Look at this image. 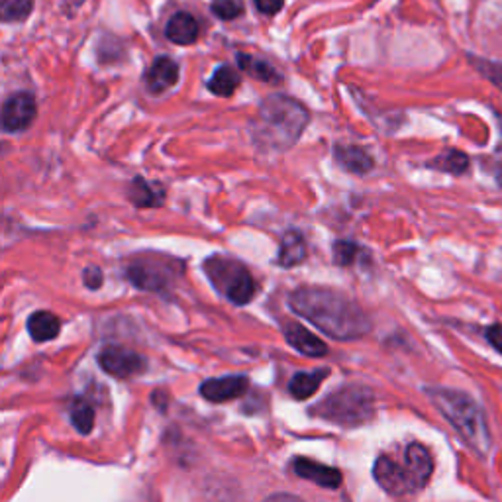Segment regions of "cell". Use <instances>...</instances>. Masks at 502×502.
Here are the masks:
<instances>
[{
    "instance_id": "ba28073f",
    "label": "cell",
    "mask_w": 502,
    "mask_h": 502,
    "mask_svg": "<svg viewBox=\"0 0 502 502\" xmlns=\"http://www.w3.org/2000/svg\"><path fill=\"white\" fill-rule=\"evenodd\" d=\"M99 363L104 371L114 376H120V379L145 371V359L142 355L132 350L120 348V345H108V348H104L99 353Z\"/></svg>"
},
{
    "instance_id": "f1b7e54d",
    "label": "cell",
    "mask_w": 502,
    "mask_h": 502,
    "mask_svg": "<svg viewBox=\"0 0 502 502\" xmlns=\"http://www.w3.org/2000/svg\"><path fill=\"white\" fill-rule=\"evenodd\" d=\"M282 3H285V0H254V4H255L259 13L267 14V16L277 14L279 10L282 8Z\"/></svg>"
},
{
    "instance_id": "277c9868",
    "label": "cell",
    "mask_w": 502,
    "mask_h": 502,
    "mask_svg": "<svg viewBox=\"0 0 502 502\" xmlns=\"http://www.w3.org/2000/svg\"><path fill=\"white\" fill-rule=\"evenodd\" d=\"M312 414L336 426H361L375 414L373 394L365 386H345L312 408Z\"/></svg>"
},
{
    "instance_id": "d6986e66",
    "label": "cell",
    "mask_w": 502,
    "mask_h": 502,
    "mask_svg": "<svg viewBox=\"0 0 502 502\" xmlns=\"http://www.w3.org/2000/svg\"><path fill=\"white\" fill-rule=\"evenodd\" d=\"M61 322L54 312L38 310L28 318V332L34 342H51L59 336Z\"/></svg>"
},
{
    "instance_id": "ac0fdd59",
    "label": "cell",
    "mask_w": 502,
    "mask_h": 502,
    "mask_svg": "<svg viewBox=\"0 0 502 502\" xmlns=\"http://www.w3.org/2000/svg\"><path fill=\"white\" fill-rule=\"evenodd\" d=\"M165 36L177 46L195 44L198 38V22L193 14L177 13L165 28Z\"/></svg>"
},
{
    "instance_id": "cb8c5ba5",
    "label": "cell",
    "mask_w": 502,
    "mask_h": 502,
    "mask_svg": "<svg viewBox=\"0 0 502 502\" xmlns=\"http://www.w3.org/2000/svg\"><path fill=\"white\" fill-rule=\"evenodd\" d=\"M34 10V0H3V22H24Z\"/></svg>"
},
{
    "instance_id": "4fadbf2b",
    "label": "cell",
    "mask_w": 502,
    "mask_h": 502,
    "mask_svg": "<svg viewBox=\"0 0 502 502\" xmlns=\"http://www.w3.org/2000/svg\"><path fill=\"white\" fill-rule=\"evenodd\" d=\"M404 465L408 469V473H411L416 489L426 487V483L430 480L434 473V459L422 444H411L406 447Z\"/></svg>"
},
{
    "instance_id": "9a60e30c",
    "label": "cell",
    "mask_w": 502,
    "mask_h": 502,
    "mask_svg": "<svg viewBox=\"0 0 502 502\" xmlns=\"http://www.w3.org/2000/svg\"><path fill=\"white\" fill-rule=\"evenodd\" d=\"M128 198L135 208H155L165 201V191L160 185H151L143 177H135L128 186Z\"/></svg>"
},
{
    "instance_id": "1f68e13d",
    "label": "cell",
    "mask_w": 502,
    "mask_h": 502,
    "mask_svg": "<svg viewBox=\"0 0 502 502\" xmlns=\"http://www.w3.org/2000/svg\"><path fill=\"white\" fill-rule=\"evenodd\" d=\"M67 3V6H71V8H77V6H81L82 3H85V0H65Z\"/></svg>"
},
{
    "instance_id": "44dd1931",
    "label": "cell",
    "mask_w": 502,
    "mask_h": 502,
    "mask_svg": "<svg viewBox=\"0 0 502 502\" xmlns=\"http://www.w3.org/2000/svg\"><path fill=\"white\" fill-rule=\"evenodd\" d=\"M328 369H316V371H302L292 376L289 383V391L299 401H305L320 389L322 381L326 379Z\"/></svg>"
},
{
    "instance_id": "7402d4cb",
    "label": "cell",
    "mask_w": 502,
    "mask_h": 502,
    "mask_svg": "<svg viewBox=\"0 0 502 502\" xmlns=\"http://www.w3.org/2000/svg\"><path fill=\"white\" fill-rule=\"evenodd\" d=\"M238 67L246 71L249 77H254L261 82H273V85H279L281 82V75L277 73V69L271 65L269 61L259 59L255 56L238 54Z\"/></svg>"
},
{
    "instance_id": "484cf974",
    "label": "cell",
    "mask_w": 502,
    "mask_h": 502,
    "mask_svg": "<svg viewBox=\"0 0 502 502\" xmlns=\"http://www.w3.org/2000/svg\"><path fill=\"white\" fill-rule=\"evenodd\" d=\"M244 13V0H212V14L224 22L236 20Z\"/></svg>"
},
{
    "instance_id": "9c48e42d",
    "label": "cell",
    "mask_w": 502,
    "mask_h": 502,
    "mask_svg": "<svg viewBox=\"0 0 502 502\" xmlns=\"http://www.w3.org/2000/svg\"><path fill=\"white\" fill-rule=\"evenodd\" d=\"M373 475L376 483L391 495H404L408 490L416 489L406 465L394 462V459L389 455H381L376 459L373 467Z\"/></svg>"
},
{
    "instance_id": "f546056e",
    "label": "cell",
    "mask_w": 502,
    "mask_h": 502,
    "mask_svg": "<svg viewBox=\"0 0 502 502\" xmlns=\"http://www.w3.org/2000/svg\"><path fill=\"white\" fill-rule=\"evenodd\" d=\"M487 340L490 342V345H493L497 351L502 353V326H500V324H497V326H490L487 330Z\"/></svg>"
},
{
    "instance_id": "d6a6232c",
    "label": "cell",
    "mask_w": 502,
    "mask_h": 502,
    "mask_svg": "<svg viewBox=\"0 0 502 502\" xmlns=\"http://www.w3.org/2000/svg\"><path fill=\"white\" fill-rule=\"evenodd\" d=\"M498 183H500V185H502V171H500V173H498Z\"/></svg>"
},
{
    "instance_id": "30bf717a",
    "label": "cell",
    "mask_w": 502,
    "mask_h": 502,
    "mask_svg": "<svg viewBox=\"0 0 502 502\" xmlns=\"http://www.w3.org/2000/svg\"><path fill=\"white\" fill-rule=\"evenodd\" d=\"M247 379L244 375H228L220 379H208L201 385V394L211 402H228L242 396L247 391Z\"/></svg>"
},
{
    "instance_id": "3957f363",
    "label": "cell",
    "mask_w": 502,
    "mask_h": 502,
    "mask_svg": "<svg viewBox=\"0 0 502 502\" xmlns=\"http://www.w3.org/2000/svg\"><path fill=\"white\" fill-rule=\"evenodd\" d=\"M436 408L442 412L449 424L459 432L469 447H473L477 454L485 455L490 449V432L487 426L485 412L475 402L473 396L462 391L452 389H428L426 391Z\"/></svg>"
},
{
    "instance_id": "83f0119b",
    "label": "cell",
    "mask_w": 502,
    "mask_h": 502,
    "mask_svg": "<svg viewBox=\"0 0 502 502\" xmlns=\"http://www.w3.org/2000/svg\"><path fill=\"white\" fill-rule=\"evenodd\" d=\"M102 271L97 265H91L85 271H82V282H85V287H89L91 290H97L102 287Z\"/></svg>"
},
{
    "instance_id": "d4e9b609",
    "label": "cell",
    "mask_w": 502,
    "mask_h": 502,
    "mask_svg": "<svg viewBox=\"0 0 502 502\" xmlns=\"http://www.w3.org/2000/svg\"><path fill=\"white\" fill-rule=\"evenodd\" d=\"M467 165H469L467 155L457 150H449L444 155H439L436 161H432V167H436V169H442L454 175L463 173L467 169Z\"/></svg>"
},
{
    "instance_id": "8992f818",
    "label": "cell",
    "mask_w": 502,
    "mask_h": 502,
    "mask_svg": "<svg viewBox=\"0 0 502 502\" xmlns=\"http://www.w3.org/2000/svg\"><path fill=\"white\" fill-rule=\"evenodd\" d=\"M171 267L173 264L167 259L142 255L130 261L128 269H126V277L130 279L134 287L142 290H163L171 282Z\"/></svg>"
},
{
    "instance_id": "4dcf8cb0",
    "label": "cell",
    "mask_w": 502,
    "mask_h": 502,
    "mask_svg": "<svg viewBox=\"0 0 502 502\" xmlns=\"http://www.w3.org/2000/svg\"><path fill=\"white\" fill-rule=\"evenodd\" d=\"M264 502H305V500L295 497V495H289V493H277V495H271Z\"/></svg>"
},
{
    "instance_id": "7c38bea8",
    "label": "cell",
    "mask_w": 502,
    "mask_h": 502,
    "mask_svg": "<svg viewBox=\"0 0 502 502\" xmlns=\"http://www.w3.org/2000/svg\"><path fill=\"white\" fill-rule=\"evenodd\" d=\"M282 333H285L289 345H292L302 355H307V358H322V355L328 353V345L297 322H285Z\"/></svg>"
},
{
    "instance_id": "4316f807",
    "label": "cell",
    "mask_w": 502,
    "mask_h": 502,
    "mask_svg": "<svg viewBox=\"0 0 502 502\" xmlns=\"http://www.w3.org/2000/svg\"><path fill=\"white\" fill-rule=\"evenodd\" d=\"M359 251L361 249L353 242H348V239H338V242L333 244V261H336L338 265H351L355 257L359 255Z\"/></svg>"
},
{
    "instance_id": "ffe728a7",
    "label": "cell",
    "mask_w": 502,
    "mask_h": 502,
    "mask_svg": "<svg viewBox=\"0 0 502 502\" xmlns=\"http://www.w3.org/2000/svg\"><path fill=\"white\" fill-rule=\"evenodd\" d=\"M239 71H236L232 65H220L214 69L212 77L206 81V89L211 91L216 97H232L236 89L239 87Z\"/></svg>"
},
{
    "instance_id": "7a4b0ae2",
    "label": "cell",
    "mask_w": 502,
    "mask_h": 502,
    "mask_svg": "<svg viewBox=\"0 0 502 502\" xmlns=\"http://www.w3.org/2000/svg\"><path fill=\"white\" fill-rule=\"evenodd\" d=\"M310 122L308 110L285 94L267 97L259 107L255 135L267 148L289 150L300 138Z\"/></svg>"
},
{
    "instance_id": "2e32d148",
    "label": "cell",
    "mask_w": 502,
    "mask_h": 502,
    "mask_svg": "<svg viewBox=\"0 0 502 502\" xmlns=\"http://www.w3.org/2000/svg\"><path fill=\"white\" fill-rule=\"evenodd\" d=\"M333 157L348 173L365 175L373 169V157L358 145H336Z\"/></svg>"
},
{
    "instance_id": "e0dca14e",
    "label": "cell",
    "mask_w": 502,
    "mask_h": 502,
    "mask_svg": "<svg viewBox=\"0 0 502 502\" xmlns=\"http://www.w3.org/2000/svg\"><path fill=\"white\" fill-rule=\"evenodd\" d=\"M307 259V239L299 229H289L281 239L279 247V265L281 267H295Z\"/></svg>"
},
{
    "instance_id": "603a6c76",
    "label": "cell",
    "mask_w": 502,
    "mask_h": 502,
    "mask_svg": "<svg viewBox=\"0 0 502 502\" xmlns=\"http://www.w3.org/2000/svg\"><path fill=\"white\" fill-rule=\"evenodd\" d=\"M71 422L81 434H89L94 426V411L91 402L85 399H77L71 408Z\"/></svg>"
},
{
    "instance_id": "5b68a950",
    "label": "cell",
    "mask_w": 502,
    "mask_h": 502,
    "mask_svg": "<svg viewBox=\"0 0 502 502\" xmlns=\"http://www.w3.org/2000/svg\"><path fill=\"white\" fill-rule=\"evenodd\" d=\"M204 273L214 289L229 302L244 307L255 297L257 285L244 264L226 255H212L204 261Z\"/></svg>"
},
{
    "instance_id": "5bb4252c",
    "label": "cell",
    "mask_w": 502,
    "mask_h": 502,
    "mask_svg": "<svg viewBox=\"0 0 502 502\" xmlns=\"http://www.w3.org/2000/svg\"><path fill=\"white\" fill-rule=\"evenodd\" d=\"M292 469H295V473L299 477L314 480V483L324 489H338L342 485V473L338 469L316 463L312 462V459L299 457L297 462L292 463Z\"/></svg>"
},
{
    "instance_id": "52a82bcc",
    "label": "cell",
    "mask_w": 502,
    "mask_h": 502,
    "mask_svg": "<svg viewBox=\"0 0 502 502\" xmlns=\"http://www.w3.org/2000/svg\"><path fill=\"white\" fill-rule=\"evenodd\" d=\"M38 117V104L34 94L14 92L3 104V130L18 134L28 130Z\"/></svg>"
},
{
    "instance_id": "8fae6325",
    "label": "cell",
    "mask_w": 502,
    "mask_h": 502,
    "mask_svg": "<svg viewBox=\"0 0 502 502\" xmlns=\"http://www.w3.org/2000/svg\"><path fill=\"white\" fill-rule=\"evenodd\" d=\"M179 81V65L171 57H157L143 77L145 89L151 94H161L177 85Z\"/></svg>"
},
{
    "instance_id": "6da1fadb",
    "label": "cell",
    "mask_w": 502,
    "mask_h": 502,
    "mask_svg": "<svg viewBox=\"0 0 502 502\" xmlns=\"http://www.w3.org/2000/svg\"><path fill=\"white\" fill-rule=\"evenodd\" d=\"M289 305L333 340H359L371 330V320L358 302L333 289L300 287L289 297Z\"/></svg>"
}]
</instances>
